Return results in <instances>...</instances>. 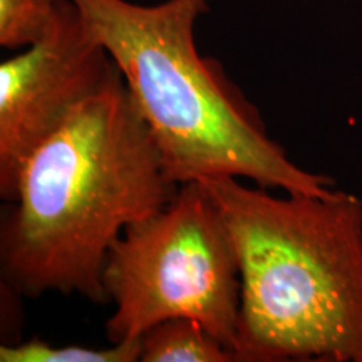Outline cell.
Returning a JSON list of instances; mask_svg holds the SVG:
<instances>
[{
    "label": "cell",
    "instance_id": "6da1fadb",
    "mask_svg": "<svg viewBox=\"0 0 362 362\" xmlns=\"http://www.w3.org/2000/svg\"><path fill=\"white\" fill-rule=\"evenodd\" d=\"M166 170L117 69L22 171L0 220V275L22 297L57 292L107 304L103 272L124 228L175 200Z\"/></svg>",
    "mask_w": 362,
    "mask_h": 362
},
{
    "label": "cell",
    "instance_id": "7a4b0ae2",
    "mask_svg": "<svg viewBox=\"0 0 362 362\" xmlns=\"http://www.w3.org/2000/svg\"><path fill=\"white\" fill-rule=\"evenodd\" d=\"M237 248V362H362V200L200 178Z\"/></svg>",
    "mask_w": 362,
    "mask_h": 362
},
{
    "label": "cell",
    "instance_id": "3957f363",
    "mask_svg": "<svg viewBox=\"0 0 362 362\" xmlns=\"http://www.w3.org/2000/svg\"><path fill=\"white\" fill-rule=\"evenodd\" d=\"M72 2L123 74L176 183L228 175L284 193L332 192V180L291 161L223 66L198 51L208 0Z\"/></svg>",
    "mask_w": 362,
    "mask_h": 362
},
{
    "label": "cell",
    "instance_id": "277c9868",
    "mask_svg": "<svg viewBox=\"0 0 362 362\" xmlns=\"http://www.w3.org/2000/svg\"><path fill=\"white\" fill-rule=\"evenodd\" d=\"M103 284L115 304L106 322L111 344L189 317L235 354L238 255L223 211L200 180L183 183L170 205L126 226L107 253Z\"/></svg>",
    "mask_w": 362,
    "mask_h": 362
},
{
    "label": "cell",
    "instance_id": "5b68a950",
    "mask_svg": "<svg viewBox=\"0 0 362 362\" xmlns=\"http://www.w3.org/2000/svg\"><path fill=\"white\" fill-rule=\"evenodd\" d=\"M116 62L72 0H62L37 42L0 64V197L13 202L22 171L76 110L98 94Z\"/></svg>",
    "mask_w": 362,
    "mask_h": 362
},
{
    "label": "cell",
    "instance_id": "8992f818",
    "mask_svg": "<svg viewBox=\"0 0 362 362\" xmlns=\"http://www.w3.org/2000/svg\"><path fill=\"white\" fill-rule=\"evenodd\" d=\"M141 362H237V356L198 320L173 317L139 337Z\"/></svg>",
    "mask_w": 362,
    "mask_h": 362
},
{
    "label": "cell",
    "instance_id": "52a82bcc",
    "mask_svg": "<svg viewBox=\"0 0 362 362\" xmlns=\"http://www.w3.org/2000/svg\"><path fill=\"white\" fill-rule=\"evenodd\" d=\"M141 357L139 339L111 344L103 349L81 346H59L34 337L27 342H4L0 362H138Z\"/></svg>",
    "mask_w": 362,
    "mask_h": 362
},
{
    "label": "cell",
    "instance_id": "ba28073f",
    "mask_svg": "<svg viewBox=\"0 0 362 362\" xmlns=\"http://www.w3.org/2000/svg\"><path fill=\"white\" fill-rule=\"evenodd\" d=\"M62 0H0V45L25 49L37 42Z\"/></svg>",
    "mask_w": 362,
    "mask_h": 362
}]
</instances>
